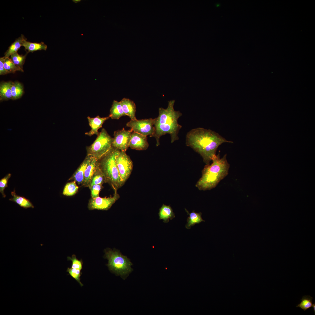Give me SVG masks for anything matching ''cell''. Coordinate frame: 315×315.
I'll use <instances>...</instances> for the list:
<instances>
[{"label":"cell","instance_id":"obj_1","mask_svg":"<svg viewBox=\"0 0 315 315\" xmlns=\"http://www.w3.org/2000/svg\"><path fill=\"white\" fill-rule=\"evenodd\" d=\"M224 143L233 142L227 140L214 131L201 127L191 130L186 137V145L200 154L206 164H210L218 147Z\"/></svg>","mask_w":315,"mask_h":315},{"label":"cell","instance_id":"obj_2","mask_svg":"<svg viewBox=\"0 0 315 315\" xmlns=\"http://www.w3.org/2000/svg\"><path fill=\"white\" fill-rule=\"evenodd\" d=\"M175 102L174 100H170L166 108H160L158 116L155 118V132L153 137L156 139L157 146L160 144V138L166 134L170 135L171 143L179 139L178 134L182 126L178 124V120L182 114L174 110Z\"/></svg>","mask_w":315,"mask_h":315},{"label":"cell","instance_id":"obj_3","mask_svg":"<svg viewBox=\"0 0 315 315\" xmlns=\"http://www.w3.org/2000/svg\"><path fill=\"white\" fill-rule=\"evenodd\" d=\"M211 164H206L202 171L201 177L195 186L200 190H210L216 186L228 174L230 164L226 154L220 158L219 153L215 155Z\"/></svg>","mask_w":315,"mask_h":315},{"label":"cell","instance_id":"obj_4","mask_svg":"<svg viewBox=\"0 0 315 315\" xmlns=\"http://www.w3.org/2000/svg\"><path fill=\"white\" fill-rule=\"evenodd\" d=\"M120 150L112 147L105 155L98 160L99 168L106 179L114 191L121 187L123 184L117 168L115 159Z\"/></svg>","mask_w":315,"mask_h":315},{"label":"cell","instance_id":"obj_5","mask_svg":"<svg viewBox=\"0 0 315 315\" xmlns=\"http://www.w3.org/2000/svg\"><path fill=\"white\" fill-rule=\"evenodd\" d=\"M105 258L108 260L107 266L112 272L124 277L132 270L131 267L132 264L130 260L118 251L108 249L105 251Z\"/></svg>","mask_w":315,"mask_h":315},{"label":"cell","instance_id":"obj_6","mask_svg":"<svg viewBox=\"0 0 315 315\" xmlns=\"http://www.w3.org/2000/svg\"><path fill=\"white\" fill-rule=\"evenodd\" d=\"M113 138L102 128L93 143L86 147L87 155L92 156L98 160L111 149Z\"/></svg>","mask_w":315,"mask_h":315},{"label":"cell","instance_id":"obj_7","mask_svg":"<svg viewBox=\"0 0 315 315\" xmlns=\"http://www.w3.org/2000/svg\"><path fill=\"white\" fill-rule=\"evenodd\" d=\"M155 118H149L141 120H130L126 125L133 132L144 136L153 137L155 129L154 126Z\"/></svg>","mask_w":315,"mask_h":315},{"label":"cell","instance_id":"obj_8","mask_svg":"<svg viewBox=\"0 0 315 315\" xmlns=\"http://www.w3.org/2000/svg\"><path fill=\"white\" fill-rule=\"evenodd\" d=\"M115 162L123 185L131 173L133 167V162L125 152L120 150L116 156Z\"/></svg>","mask_w":315,"mask_h":315},{"label":"cell","instance_id":"obj_9","mask_svg":"<svg viewBox=\"0 0 315 315\" xmlns=\"http://www.w3.org/2000/svg\"><path fill=\"white\" fill-rule=\"evenodd\" d=\"M120 197L117 191H114L113 196L104 197H99L96 198H91L89 200L88 208L90 210L94 209L107 210Z\"/></svg>","mask_w":315,"mask_h":315},{"label":"cell","instance_id":"obj_10","mask_svg":"<svg viewBox=\"0 0 315 315\" xmlns=\"http://www.w3.org/2000/svg\"><path fill=\"white\" fill-rule=\"evenodd\" d=\"M133 131L132 129L126 130L123 128L114 132L112 147L126 152L130 147L131 136Z\"/></svg>","mask_w":315,"mask_h":315},{"label":"cell","instance_id":"obj_11","mask_svg":"<svg viewBox=\"0 0 315 315\" xmlns=\"http://www.w3.org/2000/svg\"><path fill=\"white\" fill-rule=\"evenodd\" d=\"M148 146L147 136L132 132L129 146L131 149L139 150H145Z\"/></svg>","mask_w":315,"mask_h":315},{"label":"cell","instance_id":"obj_12","mask_svg":"<svg viewBox=\"0 0 315 315\" xmlns=\"http://www.w3.org/2000/svg\"><path fill=\"white\" fill-rule=\"evenodd\" d=\"M98 167V160L92 156L85 171L82 186L89 187L92 178Z\"/></svg>","mask_w":315,"mask_h":315},{"label":"cell","instance_id":"obj_13","mask_svg":"<svg viewBox=\"0 0 315 315\" xmlns=\"http://www.w3.org/2000/svg\"><path fill=\"white\" fill-rule=\"evenodd\" d=\"M92 156L87 155L69 180L74 181L78 185H82L84 178L85 169L91 160Z\"/></svg>","mask_w":315,"mask_h":315},{"label":"cell","instance_id":"obj_14","mask_svg":"<svg viewBox=\"0 0 315 315\" xmlns=\"http://www.w3.org/2000/svg\"><path fill=\"white\" fill-rule=\"evenodd\" d=\"M109 118V116L105 117H101L99 116L95 118L88 117L89 124L91 128V130L89 132H85V134L89 136H91L94 134L97 136L99 133L98 131V129L102 127L103 123Z\"/></svg>","mask_w":315,"mask_h":315},{"label":"cell","instance_id":"obj_15","mask_svg":"<svg viewBox=\"0 0 315 315\" xmlns=\"http://www.w3.org/2000/svg\"><path fill=\"white\" fill-rule=\"evenodd\" d=\"M120 102L125 115L129 116L131 120H136L135 115L136 106L134 102L126 98H123Z\"/></svg>","mask_w":315,"mask_h":315},{"label":"cell","instance_id":"obj_16","mask_svg":"<svg viewBox=\"0 0 315 315\" xmlns=\"http://www.w3.org/2000/svg\"><path fill=\"white\" fill-rule=\"evenodd\" d=\"M158 214L160 219L163 220L165 223H168L169 219L172 220L175 217L174 213L170 205L164 204L160 209Z\"/></svg>","mask_w":315,"mask_h":315},{"label":"cell","instance_id":"obj_17","mask_svg":"<svg viewBox=\"0 0 315 315\" xmlns=\"http://www.w3.org/2000/svg\"><path fill=\"white\" fill-rule=\"evenodd\" d=\"M123 116L125 115L120 102L114 100L110 109L109 116L112 119L118 120Z\"/></svg>","mask_w":315,"mask_h":315},{"label":"cell","instance_id":"obj_18","mask_svg":"<svg viewBox=\"0 0 315 315\" xmlns=\"http://www.w3.org/2000/svg\"><path fill=\"white\" fill-rule=\"evenodd\" d=\"M185 209L189 216L187 218V223L186 225V228L187 229H190L192 226H193L196 224H199L202 222L205 221L202 218V214L201 212H195L194 210L190 213L186 209Z\"/></svg>","mask_w":315,"mask_h":315},{"label":"cell","instance_id":"obj_19","mask_svg":"<svg viewBox=\"0 0 315 315\" xmlns=\"http://www.w3.org/2000/svg\"><path fill=\"white\" fill-rule=\"evenodd\" d=\"M12 83L13 82L11 81H9L3 82L0 84V100L1 101L12 99L11 88Z\"/></svg>","mask_w":315,"mask_h":315},{"label":"cell","instance_id":"obj_20","mask_svg":"<svg viewBox=\"0 0 315 315\" xmlns=\"http://www.w3.org/2000/svg\"><path fill=\"white\" fill-rule=\"evenodd\" d=\"M27 40L23 34L17 38L8 48V50L5 53V57H9L12 54L17 52L18 50L22 46L23 41Z\"/></svg>","mask_w":315,"mask_h":315},{"label":"cell","instance_id":"obj_21","mask_svg":"<svg viewBox=\"0 0 315 315\" xmlns=\"http://www.w3.org/2000/svg\"><path fill=\"white\" fill-rule=\"evenodd\" d=\"M22 46L24 47L28 52H33L37 50H46L47 48V45L43 42L40 43L31 42L24 40L22 44Z\"/></svg>","mask_w":315,"mask_h":315},{"label":"cell","instance_id":"obj_22","mask_svg":"<svg viewBox=\"0 0 315 315\" xmlns=\"http://www.w3.org/2000/svg\"><path fill=\"white\" fill-rule=\"evenodd\" d=\"M11 194L13 197L10 198V200L16 203L21 207L24 208H34V206L29 200L23 197L17 195L14 190L11 192Z\"/></svg>","mask_w":315,"mask_h":315},{"label":"cell","instance_id":"obj_23","mask_svg":"<svg viewBox=\"0 0 315 315\" xmlns=\"http://www.w3.org/2000/svg\"><path fill=\"white\" fill-rule=\"evenodd\" d=\"M79 188L76 182L73 181L67 183L65 185L62 192V194L67 196H71L74 195L77 192Z\"/></svg>","mask_w":315,"mask_h":315},{"label":"cell","instance_id":"obj_24","mask_svg":"<svg viewBox=\"0 0 315 315\" xmlns=\"http://www.w3.org/2000/svg\"><path fill=\"white\" fill-rule=\"evenodd\" d=\"M11 90L12 100L19 99L22 97L24 92L23 86L18 82H13Z\"/></svg>","mask_w":315,"mask_h":315},{"label":"cell","instance_id":"obj_25","mask_svg":"<svg viewBox=\"0 0 315 315\" xmlns=\"http://www.w3.org/2000/svg\"><path fill=\"white\" fill-rule=\"evenodd\" d=\"M106 183V181L105 178L100 169L98 164V167L93 176L89 187L95 185H102L104 183Z\"/></svg>","mask_w":315,"mask_h":315},{"label":"cell","instance_id":"obj_26","mask_svg":"<svg viewBox=\"0 0 315 315\" xmlns=\"http://www.w3.org/2000/svg\"><path fill=\"white\" fill-rule=\"evenodd\" d=\"M4 66L8 73H15L17 71L23 72V69L15 65L9 57H6Z\"/></svg>","mask_w":315,"mask_h":315},{"label":"cell","instance_id":"obj_27","mask_svg":"<svg viewBox=\"0 0 315 315\" xmlns=\"http://www.w3.org/2000/svg\"><path fill=\"white\" fill-rule=\"evenodd\" d=\"M313 298L310 295L303 296L301 299L300 303L298 304L296 307H299L305 311L308 309L312 307Z\"/></svg>","mask_w":315,"mask_h":315},{"label":"cell","instance_id":"obj_28","mask_svg":"<svg viewBox=\"0 0 315 315\" xmlns=\"http://www.w3.org/2000/svg\"><path fill=\"white\" fill-rule=\"evenodd\" d=\"M27 54V53L24 55H20L17 52L11 55L10 58L15 65L23 69V65Z\"/></svg>","mask_w":315,"mask_h":315},{"label":"cell","instance_id":"obj_29","mask_svg":"<svg viewBox=\"0 0 315 315\" xmlns=\"http://www.w3.org/2000/svg\"><path fill=\"white\" fill-rule=\"evenodd\" d=\"M81 270L78 269L68 267L66 271L69 273V274L71 277L79 283L81 286H83V284L80 281V277L82 274Z\"/></svg>","mask_w":315,"mask_h":315},{"label":"cell","instance_id":"obj_30","mask_svg":"<svg viewBox=\"0 0 315 315\" xmlns=\"http://www.w3.org/2000/svg\"><path fill=\"white\" fill-rule=\"evenodd\" d=\"M67 259L69 260L72 261V264L71 268L73 269H78L81 270L83 267V262L82 260H78L75 255H73L71 257H68Z\"/></svg>","mask_w":315,"mask_h":315},{"label":"cell","instance_id":"obj_31","mask_svg":"<svg viewBox=\"0 0 315 315\" xmlns=\"http://www.w3.org/2000/svg\"><path fill=\"white\" fill-rule=\"evenodd\" d=\"M103 188L102 185L97 184L90 186L89 188L90 190L91 197L94 198L99 197V193Z\"/></svg>","mask_w":315,"mask_h":315},{"label":"cell","instance_id":"obj_32","mask_svg":"<svg viewBox=\"0 0 315 315\" xmlns=\"http://www.w3.org/2000/svg\"><path fill=\"white\" fill-rule=\"evenodd\" d=\"M11 176L10 174H8L0 180V192L3 197H4L6 196L4 192V190L5 188L7 187V182Z\"/></svg>","mask_w":315,"mask_h":315},{"label":"cell","instance_id":"obj_33","mask_svg":"<svg viewBox=\"0 0 315 315\" xmlns=\"http://www.w3.org/2000/svg\"><path fill=\"white\" fill-rule=\"evenodd\" d=\"M6 57L4 56L0 58V75H4L8 73L4 67V63Z\"/></svg>","mask_w":315,"mask_h":315},{"label":"cell","instance_id":"obj_34","mask_svg":"<svg viewBox=\"0 0 315 315\" xmlns=\"http://www.w3.org/2000/svg\"><path fill=\"white\" fill-rule=\"evenodd\" d=\"M81 1V0H73L72 1L75 3H77L80 2Z\"/></svg>","mask_w":315,"mask_h":315},{"label":"cell","instance_id":"obj_35","mask_svg":"<svg viewBox=\"0 0 315 315\" xmlns=\"http://www.w3.org/2000/svg\"><path fill=\"white\" fill-rule=\"evenodd\" d=\"M312 307L313 308L314 312V314H315V303H314L313 304Z\"/></svg>","mask_w":315,"mask_h":315}]
</instances>
